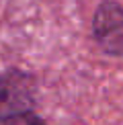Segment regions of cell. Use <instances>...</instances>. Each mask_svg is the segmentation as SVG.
Listing matches in <instances>:
<instances>
[{
    "label": "cell",
    "mask_w": 123,
    "mask_h": 125,
    "mask_svg": "<svg viewBox=\"0 0 123 125\" xmlns=\"http://www.w3.org/2000/svg\"><path fill=\"white\" fill-rule=\"evenodd\" d=\"M94 37L113 55H123V6L107 2L94 17Z\"/></svg>",
    "instance_id": "cell-2"
},
{
    "label": "cell",
    "mask_w": 123,
    "mask_h": 125,
    "mask_svg": "<svg viewBox=\"0 0 123 125\" xmlns=\"http://www.w3.org/2000/svg\"><path fill=\"white\" fill-rule=\"evenodd\" d=\"M35 88L29 76L6 72L0 76V119L29 111L33 105Z\"/></svg>",
    "instance_id": "cell-1"
},
{
    "label": "cell",
    "mask_w": 123,
    "mask_h": 125,
    "mask_svg": "<svg viewBox=\"0 0 123 125\" xmlns=\"http://www.w3.org/2000/svg\"><path fill=\"white\" fill-rule=\"evenodd\" d=\"M0 125H45V123L39 117L31 115L29 111H25V113H17V115L0 119Z\"/></svg>",
    "instance_id": "cell-3"
}]
</instances>
